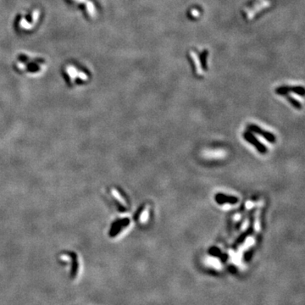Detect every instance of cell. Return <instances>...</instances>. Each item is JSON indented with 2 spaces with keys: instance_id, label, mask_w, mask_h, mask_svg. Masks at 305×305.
Segmentation results:
<instances>
[{
  "instance_id": "10",
  "label": "cell",
  "mask_w": 305,
  "mask_h": 305,
  "mask_svg": "<svg viewBox=\"0 0 305 305\" xmlns=\"http://www.w3.org/2000/svg\"><path fill=\"white\" fill-rule=\"evenodd\" d=\"M229 271L232 274H235L236 272V268H235L234 266H231V267H229Z\"/></svg>"
},
{
  "instance_id": "9",
  "label": "cell",
  "mask_w": 305,
  "mask_h": 305,
  "mask_svg": "<svg viewBox=\"0 0 305 305\" xmlns=\"http://www.w3.org/2000/svg\"><path fill=\"white\" fill-rule=\"evenodd\" d=\"M144 207H145L144 205H143V206H141L140 208L138 209V212L134 214V220H135V221H136V220H138L139 217H140V214L142 213V211H143V209H144Z\"/></svg>"
},
{
  "instance_id": "3",
  "label": "cell",
  "mask_w": 305,
  "mask_h": 305,
  "mask_svg": "<svg viewBox=\"0 0 305 305\" xmlns=\"http://www.w3.org/2000/svg\"><path fill=\"white\" fill-rule=\"evenodd\" d=\"M129 224H130V220L128 218H123V219L115 221L112 224V226H111L110 232V236H115L120 234L124 228L129 225Z\"/></svg>"
},
{
  "instance_id": "5",
  "label": "cell",
  "mask_w": 305,
  "mask_h": 305,
  "mask_svg": "<svg viewBox=\"0 0 305 305\" xmlns=\"http://www.w3.org/2000/svg\"><path fill=\"white\" fill-rule=\"evenodd\" d=\"M253 231H254V217L253 215H252L250 217V221H249V224H248V226L245 232H243L242 234H241L239 237L237 238L234 243V246L236 247V246H239L241 245L246 239L248 236H251L253 233Z\"/></svg>"
},
{
  "instance_id": "4",
  "label": "cell",
  "mask_w": 305,
  "mask_h": 305,
  "mask_svg": "<svg viewBox=\"0 0 305 305\" xmlns=\"http://www.w3.org/2000/svg\"><path fill=\"white\" fill-rule=\"evenodd\" d=\"M214 201L220 205H224L226 204H236L238 203L239 199L236 196H231V195L225 194L222 193H218L214 195Z\"/></svg>"
},
{
  "instance_id": "7",
  "label": "cell",
  "mask_w": 305,
  "mask_h": 305,
  "mask_svg": "<svg viewBox=\"0 0 305 305\" xmlns=\"http://www.w3.org/2000/svg\"><path fill=\"white\" fill-rule=\"evenodd\" d=\"M287 101L291 103V105L294 106L296 109H298V110H301V109H302V104H301L300 102L298 101L296 98H294V97H291V96H287Z\"/></svg>"
},
{
  "instance_id": "8",
  "label": "cell",
  "mask_w": 305,
  "mask_h": 305,
  "mask_svg": "<svg viewBox=\"0 0 305 305\" xmlns=\"http://www.w3.org/2000/svg\"><path fill=\"white\" fill-rule=\"evenodd\" d=\"M253 256V250H248L244 254H243V259L245 261H250Z\"/></svg>"
},
{
  "instance_id": "6",
  "label": "cell",
  "mask_w": 305,
  "mask_h": 305,
  "mask_svg": "<svg viewBox=\"0 0 305 305\" xmlns=\"http://www.w3.org/2000/svg\"><path fill=\"white\" fill-rule=\"evenodd\" d=\"M208 253L213 256V257H216L221 259L222 262H225L228 259V255L225 253H222L221 250L216 247H212L208 249Z\"/></svg>"
},
{
  "instance_id": "2",
  "label": "cell",
  "mask_w": 305,
  "mask_h": 305,
  "mask_svg": "<svg viewBox=\"0 0 305 305\" xmlns=\"http://www.w3.org/2000/svg\"><path fill=\"white\" fill-rule=\"evenodd\" d=\"M248 129L249 130V131L253 132V133H256V134L260 135L262 138H263L266 141H268L269 142L274 143L276 142V136L272 132H270L268 131L263 130L261 127H259V125L251 124V125H248Z\"/></svg>"
},
{
  "instance_id": "1",
  "label": "cell",
  "mask_w": 305,
  "mask_h": 305,
  "mask_svg": "<svg viewBox=\"0 0 305 305\" xmlns=\"http://www.w3.org/2000/svg\"><path fill=\"white\" fill-rule=\"evenodd\" d=\"M243 138L245 139L248 143H250L251 145H253L256 150L259 152L262 153V154H264L266 153L268 149H267V147L265 145H263V143L257 138L253 132L251 131H245L243 133Z\"/></svg>"
}]
</instances>
